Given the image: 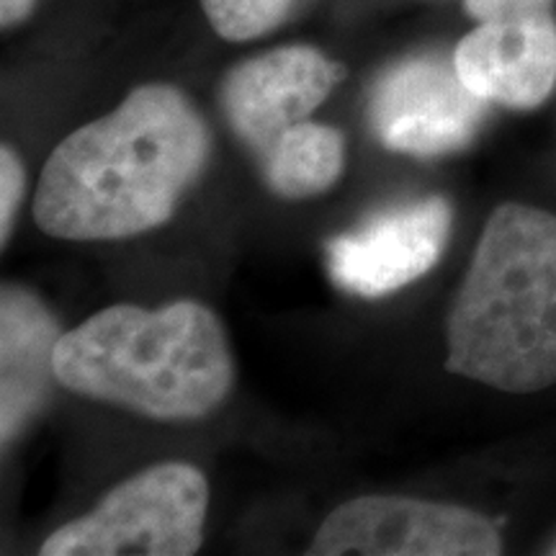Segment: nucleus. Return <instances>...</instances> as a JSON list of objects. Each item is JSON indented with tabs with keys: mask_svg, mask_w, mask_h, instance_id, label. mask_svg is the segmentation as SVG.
I'll use <instances>...</instances> for the list:
<instances>
[{
	"mask_svg": "<svg viewBox=\"0 0 556 556\" xmlns=\"http://www.w3.org/2000/svg\"><path fill=\"white\" fill-rule=\"evenodd\" d=\"M212 137L173 86L135 88L67 135L41 170L34 222L50 238L127 240L165 225L204 170Z\"/></svg>",
	"mask_w": 556,
	"mask_h": 556,
	"instance_id": "f257e3e1",
	"label": "nucleus"
},
{
	"mask_svg": "<svg viewBox=\"0 0 556 556\" xmlns=\"http://www.w3.org/2000/svg\"><path fill=\"white\" fill-rule=\"evenodd\" d=\"M446 371L507 394L556 384V214H490L448 312Z\"/></svg>",
	"mask_w": 556,
	"mask_h": 556,
	"instance_id": "f03ea898",
	"label": "nucleus"
},
{
	"mask_svg": "<svg viewBox=\"0 0 556 556\" xmlns=\"http://www.w3.org/2000/svg\"><path fill=\"white\" fill-rule=\"evenodd\" d=\"M54 381L155 420H199L227 400L235 364L222 323L204 304H114L62 332Z\"/></svg>",
	"mask_w": 556,
	"mask_h": 556,
	"instance_id": "7ed1b4c3",
	"label": "nucleus"
},
{
	"mask_svg": "<svg viewBox=\"0 0 556 556\" xmlns=\"http://www.w3.org/2000/svg\"><path fill=\"white\" fill-rule=\"evenodd\" d=\"M208 484L184 462L157 464L52 533L41 556H189L204 541Z\"/></svg>",
	"mask_w": 556,
	"mask_h": 556,
	"instance_id": "20e7f679",
	"label": "nucleus"
},
{
	"mask_svg": "<svg viewBox=\"0 0 556 556\" xmlns=\"http://www.w3.org/2000/svg\"><path fill=\"white\" fill-rule=\"evenodd\" d=\"M497 526L462 505L366 495L338 505L307 554L319 556H495Z\"/></svg>",
	"mask_w": 556,
	"mask_h": 556,
	"instance_id": "39448f33",
	"label": "nucleus"
},
{
	"mask_svg": "<svg viewBox=\"0 0 556 556\" xmlns=\"http://www.w3.org/2000/svg\"><path fill=\"white\" fill-rule=\"evenodd\" d=\"M368 114L384 148L433 157L467 148L482 127L486 101L464 86L454 58L417 54L381 75Z\"/></svg>",
	"mask_w": 556,
	"mask_h": 556,
	"instance_id": "423d86ee",
	"label": "nucleus"
},
{
	"mask_svg": "<svg viewBox=\"0 0 556 556\" xmlns=\"http://www.w3.org/2000/svg\"><path fill=\"white\" fill-rule=\"evenodd\" d=\"M454 212L443 197L377 214L328 245L332 281L348 294L379 299L417 281L448 245Z\"/></svg>",
	"mask_w": 556,
	"mask_h": 556,
	"instance_id": "0eeeda50",
	"label": "nucleus"
},
{
	"mask_svg": "<svg viewBox=\"0 0 556 556\" xmlns=\"http://www.w3.org/2000/svg\"><path fill=\"white\" fill-rule=\"evenodd\" d=\"M345 78L338 62L312 47H278L240 62L222 83V106L242 142L263 157Z\"/></svg>",
	"mask_w": 556,
	"mask_h": 556,
	"instance_id": "6e6552de",
	"label": "nucleus"
},
{
	"mask_svg": "<svg viewBox=\"0 0 556 556\" xmlns=\"http://www.w3.org/2000/svg\"><path fill=\"white\" fill-rule=\"evenodd\" d=\"M464 86L497 106L539 109L556 86V21L552 13L479 21L456 45Z\"/></svg>",
	"mask_w": 556,
	"mask_h": 556,
	"instance_id": "1a4fd4ad",
	"label": "nucleus"
},
{
	"mask_svg": "<svg viewBox=\"0 0 556 556\" xmlns=\"http://www.w3.org/2000/svg\"><path fill=\"white\" fill-rule=\"evenodd\" d=\"M60 338L58 319L39 299L5 283L0 299V435L5 446L47 402Z\"/></svg>",
	"mask_w": 556,
	"mask_h": 556,
	"instance_id": "9d476101",
	"label": "nucleus"
},
{
	"mask_svg": "<svg viewBox=\"0 0 556 556\" xmlns=\"http://www.w3.org/2000/svg\"><path fill=\"white\" fill-rule=\"evenodd\" d=\"M343 135L307 119L278 137L266 155V178L278 197L307 199L328 191L343 173Z\"/></svg>",
	"mask_w": 556,
	"mask_h": 556,
	"instance_id": "9b49d317",
	"label": "nucleus"
},
{
	"mask_svg": "<svg viewBox=\"0 0 556 556\" xmlns=\"http://www.w3.org/2000/svg\"><path fill=\"white\" fill-rule=\"evenodd\" d=\"M201 5L222 39L250 41L287 21L299 0H201Z\"/></svg>",
	"mask_w": 556,
	"mask_h": 556,
	"instance_id": "f8f14e48",
	"label": "nucleus"
},
{
	"mask_svg": "<svg viewBox=\"0 0 556 556\" xmlns=\"http://www.w3.org/2000/svg\"><path fill=\"white\" fill-rule=\"evenodd\" d=\"M26 173L16 152L9 144L0 150V242H9L13 222H16V212L21 199H24Z\"/></svg>",
	"mask_w": 556,
	"mask_h": 556,
	"instance_id": "ddd939ff",
	"label": "nucleus"
},
{
	"mask_svg": "<svg viewBox=\"0 0 556 556\" xmlns=\"http://www.w3.org/2000/svg\"><path fill=\"white\" fill-rule=\"evenodd\" d=\"M552 3L554 0H464V9L475 21H495L546 13Z\"/></svg>",
	"mask_w": 556,
	"mask_h": 556,
	"instance_id": "4468645a",
	"label": "nucleus"
},
{
	"mask_svg": "<svg viewBox=\"0 0 556 556\" xmlns=\"http://www.w3.org/2000/svg\"><path fill=\"white\" fill-rule=\"evenodd\" d=\"M37 3L39 0H0V24H3V29H11V26H18L21 21L29 18Z\"/></svg>",
	"mask_w": 556,
	"mask_h": 556,
	"instance_id": "2eb2a0df",
	"label": "nucleus"
},
{
	"mask_svg": "<svg viewBox=\"0 0 556 556\" xmlns=\"http://www.w3.org/2000/svg\"><path fill=\"white\" fill-rule=\"evenodd\" d=\"M548 552H552V554H556V541H554V546H552V548H548Z\"/></svg>",
	"mask_w": 556,
	"mask_h": 556,
	"instance_id": "dca6fc26",
	"label": "nucleus"
}]
</instances>
